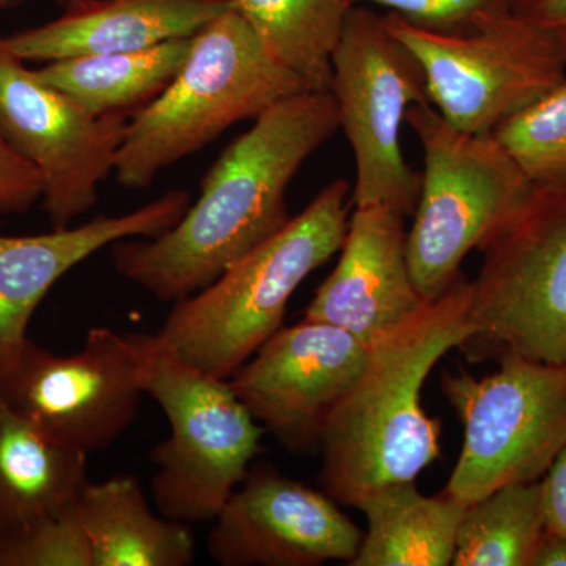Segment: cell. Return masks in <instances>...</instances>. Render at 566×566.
<instances>
[{"instance_id":"1","label":"cell","mask_w":566,"mask_h":566,"mask_svg":"<svg viewBox=\"0 0 566 566\" xmlns=\"http://www.w3.org/2000/svg\"><path fill=\"white\" fill-rule=\"evenodd\" d=\"M340 128L331 91H304L253 120L205 175L200 197L172 229L111 245L126 281L163 303L192 296L290 221L286 191Z\"/></svg>"},{"instance_id":"2","label":"cell","mask_w":566,"mask_h":566,"mask_svg":"<svg viewBox=\"0 0 566 566\" xmlns=\"http://www.w3.org/2000/svg\"><path fill=\"white\" fill-rule=\"evenodd\" d=\"M472 282L458 281L370 345L363 374L324 423L322 485L356 506L371 491L415 482L441 455L442 424L424 412L422 389L450 349L469 344Z\"/></svg>"},{"instance_id":"3","label":"cell","mask_w":566,"mask_h":566,"mask_svg":"<svg viewBox=\"0 0 566 566\" xmlns=\"http://www.w3.org/2000/svg\"><path fill=\"white\" fill-rule=\"evenodd\" d=\"M349 185H327L281 232L203 290L175 303L158 337L186 364L230 379L283 324L293 293L340 252Z\"/></svg>"},{"instance_id":"4","label":"cell","mask_w":566,"mask_h":566,"mask_svg":"<svg viewBox=\"0 0 566 566\" xmlns=\"http://www.w3.org/2000/svg\"><path fill=\"white\" fill-rule=\"evenodd\" d=\"M304 91L230 6L192 36L191 52L170 84L129 117L115 180L123 188H148L163 170L237 123L253 122Z\"/></svg>"},{"instance_id":"5","label":"cell","mask_w":566,"mask_h":566,"mask_svg":"<svg viewBox=\"0 0 566 566\" xmlns=\"http://www.w3.org/2000/svg\"><path fill=\"white\" fill-rule=\"evenodd\" d=\"M145 370V392L169 420L170 436L151 453V493L163 516L212 523L243 483L264 428L229 379L186 364L158 334H132Z\"/></svg>"},{"instance_id":"6","label":"cell","mask_w":566,"mask_h":566,"mask_svg":"<svg viewBox=\"0 0 566 566\" xmlns=\"http://www.w3.org/2000/svg\"><path fill=\"white\" fill-rule=\"evenodd\" d=\"M406 123L423 150L422 185L408 232V262L424 301L460 277L483 245L526 202L532 185L493 134L461 132L430 103L409 107Z\"/></svg>"},{"instance_id":"7","label":"cell","mask_w":566,"mask_h":566,"mask_svg":"<svg viewBox=\"0 0 566 566\" xmlns=\"http://www.w3.org/2000/svg\"><path fill=\"white\" fill-rule=\"evenodd\" d=\"M442 390L464 428L444 493L465 506L542 480L566 447V363L502 353L494 374H446Z\"/></svg>"},{"instance_id":"8","label":"cell","mask_w":566,"mask_h":566,"mask_svg":"<svg viewBox=\"0 0 566 566\" xmlns=\"http://www.w3.org/2000/svg\"><path fill=\"white\" fill-rule=\"evenodd\" d=\"M331 93L356 161L354 207L385 205L415 214L422 174L406 163L401 129L409 107L428 102L419 61L365 6L346 13L333 54Z\"/></svg>"},{"instance_id":"9","label":"cell","mask_w":566,"mask_h":566,"mask_svg":"<svg viewBox=\"0 0 566 566\" xmlns=\"http://www.w3.org/2000/svg\"><path fill=\"white\" fill-rule=\"evenodd\" d=\"M480 251L472 340L482 338L501 354L566 363V182L534 186Z\"/></svg>"},{"instance_id":"10","label":"cell","mask_w":566,"mask_h":566,"mask_svg":"<svg viewBox=\"0 0 566 566\" xmlns=\"http://www.w3.org/2000/svg\"><path fill=\"white\" fill-rule=\"evenodd\" d=\"M381 18L422 66L428 102L461 132L493 134L566 80V50L516 14L469 35L422 31L395 13Z\"/></svg>"},{"instance_id":"11","label":"cell","mask_w":566,"mask_h":566,"mask_svg":"<svg viewBox=\"0 0 566 566\" xmlns=\"http://www.w3.org/2000/svg\"><path fill=\"white\" fill-rule=\"evenodd\" d=\"M144 363L132 334L92 327L80 352L59 356L28 338L0 374V397L85 455L109 449L139 416Z\"/></svg>"},{"instance_id":"12","label":"cell","mask_w":566,"mask_h":566,"mask_svg":"<svg viewBox=\"0 0 566 566\" xmlns=\"http://www.w3.org/2000/svg\"><path fill=\"white\" fill-rule=\"evenodd\" d=\"M129 117L95 115L41 81L3 46L0 32V136L39 170L41 205L52 229L91 211L114 174Z\"/></svg>"},{"instance_id":"13","label":"cell","mask_w":566,"mask_h":566,"mask_svg":"<svg viewBox=\"0 0 566 566\" xmlns=\"http://www.w3.org/2000/svg\"><path fill=\"white\" fill-rule=\"evenodd\" d=\"M370 345L334 324L281 327L234 371L230 386L286 449L318 444L324 423L363 374Z\"/></svg>"},{"instance_id":"14","label":"cell","mask_w":566,"mask_h":566,"mask_svg":"<svg viewBox=\"0 0 566 566\" xmlns=\"http://www.w3.org/2000/svg\"><path fill=\"white\" fill-rule=\"evenodd\" d=\"M208 535V554L222 566L352 564L363 532L333 497L253 465L230 495Z\"/></svg>"},{"instance_id":"15","label":"cell","mask_w":566,"mask_h":566,"mask_svg":"<svg viewBox=\"0 0 566 566\" xmlns=\"http://www.w3.org/2000/svg\"><path fill=\"white\" fill-rule=\"evenodd\" d=\"M189 205L191 196L174 189L125 214L31 237L0 234V374L20 356L33 314L63 275L118 241L167 232Z\"/></svg>"},{"instance_id":"16","label":"cell","mask_w":566,"mask_h":566,"mask_svg":"<svg viewBox=\"0 0 566 566\" xmlns=\"http://www.w3.org/2000/svg\"><path fill=\"white\" fill-rule=\"evenodd\" d=\"M405 219L385 205L354 207L340 260L304 318L334 324L371 345L416 314L427 301L409 270Z\"/></svg>"},{"instance_id":"17","label":"cell","mask_w":566,"mask_h":566,"mask_svg":"<svg viewBox=\"0 0 566 566\" xmlns=\"http://www.w3.org/2000/svg\"><path fill=\"white\" fill-rule=\"evenodd\" d=\"M230 6V0H77L57 20L3 35V46L25 63L147 50L196 35Z\"/></svg>"},{"instance_id":"18","label":"cell","mask_w":566,"mask_h":566,"mask_svg":"<svg viewBox=\"0 0 566 566\" xmlns=\"http://www.w3.org/2000/svg\"><path fill=\"white\" fill-rule=\"evenodd\" d=\"M88 482V455L0 397V532L70 509Z\"/></svg>"},{"instance_id":"19","label":"cell","mask_w":566,"mask_h":566,"mask_svg":"<svg viewBox=\"0 0 566 566\" xmlns=\"http://www.w3.org/2000/svg\"><path fill=\"white\" fill-rule=\"evenodd\" d=\"M74 512L93 566H188L196 557L191 526L156 515L134 476L88 482Z\"/></svg>"},{"instance_id":"20","label":"cell","mask_w":566,"mask_h":566,"mask_svg":"<svg viewBox=\"0 0 566 566\" xmlns=\"http://www.w3.org/2000/svg\"><path fill=\"white\" fill-rule=\"evenodd\" d=\"M367 520L353 566H447L455 557L465 505L446 493L428 497L415 482L390 483L356 505Z\"/></svg>"},{"instance_id":"21","label":"cell","mask_w":566,"mask_h":566,"mask_svg":"<svg viewBox=\"0 0 566 566\" xmlns=\"http://www.w3.org/2000/svg\"><path fill=\"white\" fill-rule=\"evenodd\" d=\"M192 36L147 50L44 63L40 80L65 92L92 114L139 111L170 84L191 52Z\"/></svg>"},{"instance_id":"22","label":"cell","mask_w":566,"mask_h":566,"mask_svg":"<svg viewBox=\"0 0 566 566\" xmlns=\"http://www.w3.org/2000/svg\"><path fill=\"white\" fill-rule=\"evenodd\" d=\"M263 46L307 91H329L349 0H230Z\"/></svg>"},{"instance_id":"23","label":"cell","mask_w":566,"mask_h":566,"mask_svg":"<svg viewBox=\"0 0 566 566\" xmlns=\"http://www.w3.org/2000/svg\"><path fill=\"white\" fill-rule=\"evenodd\" d=\"M546 528L542 480L499 488L465 506L455 566H532Z\"/></svg>"},{"instance_id":"24","label":"cell","mask_w":566,"mask_h":566,"mask_svg":"<svg viewBox=\"0 0 566 566\" xmlns=\"http://www.w3.org/2000/svg\"><path fill=\"white\" fill-rule=\"evenodd\" d=\"M493 136L532 185L566 182V80L506 118Z\"/></svg>"},{"instance_id":"25","label":"cell","mask_w":566,"mask_h":566,"mask_svg":"<svg viewBox=\"0 0 566 566\" xmlns=\"http://www.w3.org/2000/svg\"><path fill=\"white\" fill-rule=\"evenodd\" d=\"M0 566H93L74 505L28 526L0 532Z\"/></svg>"},{"instance_id":"26","label":"cell","mask_w":566,"mask_h":566,"mask_svg":"<svg viewBox=\"0 0 566 566\" xmlns=\"http://www.w3.org/2000/svg\"><path fill=\"white\" fill-rule=\"evenodd\" d=\"M352 6H379L422 31L469 35L512 13L509 0H349Z\"/></svg>"},{"instance_id":"27","label":"cell","mask_w":566,"mask_h":566,"mask_svg":"<svg viewBox=\"0 0 566 566\" xmlns=\"http://www.w3.org/2000/svg\"><path fill=\"white\" fill-rule=\"evenodd\" d=\"M39 170L0 136V214H22L41 202Z\"/></svg>"},{"instance_id":"28","label":"cell","mask_w":566,"mask_h":566,"mask_svg":"<svg viewBox=\"0 0 566 566\" xmlns=\"http://www.w3.org/2000/svg\"><path fill=\"white\" fill-rule=\"evenodd\" d=\"M512 13L546 32L566 50V0H509Z\"/></svg>"},{"instance_id":"29","label":"cell","mask_w":566,"mask_h":566,"mask_svg":"<svg viewBox=\"0 0 566 566\" xmlns=\"http://www.w3.org/2000/svg\"><path fill=\"white\" fill-rule=\"evenodd\" d=\"M546 527L566 534V447L542 479Z\"/></svg>"},{"instance_id":"30","label":"cell","mask_w":566,"mask_h":566,"mask_svg":"<svg viewBox=\"0 0 566 566\" xmlns=\"http://www.w3.org/2000/svg\"><path fill=\"white\" fill-rule=\"evenodd\" d=\"M532 566H566L565 532L545 528L532 558Z\"/></svg>"},{"instance_id":"31","label":"cell","mask_w":566,"mask_h":566,"mask_svg":"<svg viewBox=\"0 0 566 566\" xmlns=\"http://www.w3.org/2000/svg\"><path fill=\"white\" fill-rule=\"evenodd\" d=\"M20 2V0H0V10L10 9L14 3Z\"/></svg>"},{"instance_id":"32","label":"cell","mask_w":566,"mask_h":566,"mask_svg":"<svg viewBox=\"0 0 566 566\" xmlns=\"http://www.w3.org/2000/svg\"><path fill=\"white\" fill-rule=\"evenodd\" d=\"M57 2L66 3V6H70V3L77 2V0H57Z\"/></svg>"}]
</instances>
